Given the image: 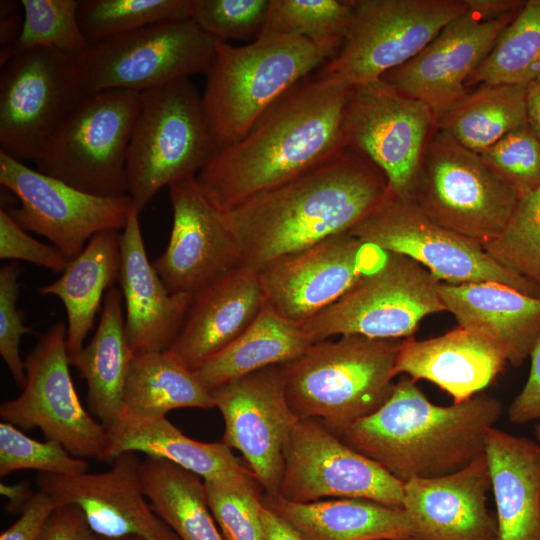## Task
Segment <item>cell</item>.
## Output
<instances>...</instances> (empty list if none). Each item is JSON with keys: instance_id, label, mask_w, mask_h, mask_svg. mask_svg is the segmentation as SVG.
Masks as SVG:
<instances>
[{"instance_id": "cell-51", "label": "cell", "mask_w": 540, "mask_h": 540, "mask_svg": "<svg viewBox=\"0 0 540 540\" xmlns=\"http://www.w3.org/2000/svg\"><path fill=\"white\" fill-rule=\"evenodd\" d=\"M1 66L8 63L11 59L12 49L18 40L22 22L16 14L14 2H1Z\"/></svg>"}, {"instance_id": "cell-53", "label": "cell", "mask_w": 540, "mask_h": 540, "mask_svg": "<svg viewBox=\"0 0 540 540\" xmlns=\"http://www.w3.org/2000/svg\"><path fill=\"white\" fill-rule=\"evenodd\" d=\"M467 9L483 19H494L518 11L525 3L519 0H464Z\"/></svg>"}, {"instance_id": "cell-25", "label": "cell", "mask_w": 540, "mask_h": 540, "mask_svg": "<svg viewBox=\"0 0 540 540\" xmlns=\"http://www.w3.org/2000/svg\"><path fill=\"white\" fill-rule=\"evenodd\" d=\"M264 305L258 272L238 266L192 296L168 350L196 371L243 333Z\"/></svg>"}, {"instance_id": "cell-13", "label": "cell", "mask_w": 540, "mask_h": 540, "mask_svg": "<svg viewBox=\"0 0 540 540\" xmlns=\"http://www.w3.org/2000/svg\"><path fill=\"white\" fill-rule=\"evenodd\" d=\"M67 325L57 322L25 358L26 383L14 399L0 405V417L17 428H39L78 458L104 460L107 429L83 407L69 370Z\"/></svg>"}, {"instance_id": "cell-38", "label": "cell", "mask_w": 540, "mask_h": 540, "mask_svg": "<svg viewBox=\"0 0 540 540\" xmlns=\"http://www.w3.org/2000/svg\"><path fill=\"white\" fill-rule=\"evenodd\" d=\"M352 15V0H270L261 35L305 38L332 59L345 40Z\"/></svg>"}, {"instance_id": "cell-9", "label": "cell", "mask_w": 540, "mask_h": 540, "mask_svg": "<svg viewBox=\"0 0 540 540\" xmlns=\"http://www.w3.org/2000/svg\"><path fill=\"white\" fill-rule=\"evenodd\" d=\"M439 284L415 260L388 253L380 268L299 325L314 343L338 335L406 339L413 336L426 316L445 311Z\"/></svg>"}, {"instance_id": "cell-7", "label": "cell", "mask_w": 540, "mask_h": 540, "mask_svg": "<svg viewBox=\"0 0 540 540\" xmlns=\"http://www.w3.org/2000/svg\"><path fill=\"white\" fill-rule=\"evenodd\" d=\"M141 93L87 94L34 161L36 169L84 192L128 195L127 158Z\"/></svg>"}, {"instance_id": "cell-10", "label": "cell", "mask_w": 540, "mask_h": 540, "mask_svg": "<svg viewBox=\"0 0 540 540\" xmlns=\"http://www.w3.org/2000/svg\"><path fill=\"white\" fill-rule=\"evenodd\" d=\"M338 53L317 74L351 87L378 80L417 55L467 11L464 0H352Z\"/></svg>"}, {"instance_id": "cell-45", "label": "cell", "mask_w": 540, "mask_h": 540, "mask_svg": "<svg viewBox=\"0 0 540 540\" xmlns=\"http://www.w3.org/2000/svg\"><path fill=\"white\" fill-rule=\"evenodd\" d=\"M269 6L270 0H193L192 19L216 41L257 39Z\"/></svg>"}, {"instance_id": "cell-44", "label": "cell", "mask_w": 540, "mask_h": 540, "mask_svg": "<svg viewBox=\"0 0 540 540\" xmlns=\"http://www.w3.org/2000/svg\"><path fill=\"white\" fill-rule=\"evenodd\" d=\"M479 155L519 197L540 187V140L529 125L508 133Z\"/></svg>"}, {"instance_id": "cell-4", "label": "cell", "mask_w": 540, "mask_h": 540, "mask_svg": "<svg viewBox=\"0 0 540 540\" xmlns=\"http://www.w3.org/2000/svg\"><path fill=\"white\" fill-rule=\"evenodd\" d=\"M402 339L344 335L313 343L282 365L287 401L298 419H315L337 436L391 395Z\"/></svg>"}, {"instance_id": "cell-40", "label": "cell", "mask_w": 540, "mask_h": 540, "mask_svg": "<svg viewBox=\"0 0 540 540\" xmlns=\"http://www.w3.org/2000/svg\"><path fill=\"white\" fill-rule=\"evenodd\" d=\"M482 247L497 264L540 287V187L519 197L504 229Z\"/></svg>"}, {"instance_id": "cell-35", "label": "cell", "mask_w": 540, "mask_h": 540, "mask_svg": "<svg viewBox=\"0 0 540 540\" xmlns=\"http://www.w3.org/2000/svg\"><path fill=\"white\" fill-rule=\"evenodd\" d=\"M202 478L170 461L146 456L140 464L145 496L180 540H224Z\"/></svg>"}, {"instance_id": "cell-14", "label": "cell", "mask_w": 540, "mask_h": 540, "mask_svg": "<svg viewBox=\"0 0 540 540\" xmlns=\"http://www.w3.org/2000/svg\"><path fill=\"white\" fill-rule=\"evenodd\" d=\"M436 117L423 102L381 79L351 86L344 107L348 145L386 176L394 197L410 200Z\"/></svg>"}, {"instance_id": "cell-22", "label": "cell", "mask_w": 540, "mask_h": 540, "mask_svg": "<svg viewBox=\"0 0 540 540\" xmlns=\"http://www.w3.org/2000/svg\"><path fill=\"white\" fill-rule=\"evenodd\" d=\"M112 462L110 469L100 473H38L36 483L56 505L78 506L99 537L180 540L148 503L137 453H122Z\"/></svg>"}, {"instance_id": "cell-49", "label": "cell", "mask_w": 540, "mask_h": 540, "mask_svg": "<svg viewBox=\"0 0 540 540\" xmlns=\"http://www.w3.org/2000/svg\"><path fill=\"white\" fill-rule=\"evenodd\" d=\"M56 506L46 493H34L20 517L0 534V540H37Z\"/></svg>"}, {"instance_id": "cell-52", "label": "cell", "mask_w": 540, "mask_h": 540, "mask_svg": "<svg viewBox=\"0 0 540 540\" xmlns=\"http://www.w3.org/2000/svg\"><path fill=\"white\" fill-rule=\"evenodd\" d=\"M261 517L265 540H308L288 521L264 505Z\"/></svg>"}, {"instance_id": "cell-6", "label": "cell", "mask_w": 540, "mask_h": 540, "mask_svg": "<svg viewBox=\"0 0 540 540\" xmlns=\"http://www.w3.org/2000/svg\"><path fill=\"white\" fill-rule=\"evenodd\" d=\"M215 151L202 94L189 79L141 92L127 158L135 208L141 213L164 186L196 177Z\"/></svg>"}, {"instance_id": "cell-31", "label": "cell", "mask_w": 540, "mask_h": 540, "mask_svg": "<svg viewBox=\"0 0 540 540\" xmlns=\"http://www.w3.org/2000/svg\"><path fill=\"white\" fill-rule=\"evenodd\" d=\"M122 301V292L111 288L105 296L92 339L79 351L68 353L70 365L86 381L89 409L106 429L120 417L125 384L134 358L125 336Z\"/></svg>"}, {"instance_id": "cell-42", "label": "cell", "mask_w": 540, "mask_h": 540, "mask_svg": "<svg viewBox=\"0 0 540 540\" xmlns=\"http://www.w3.org/2000/svg\"><path fill=\"white\" fill-rule=\"evenodd\" d=\"M208 505L224 540H265L261 486L252 471L204 480Z\"/></svg>"}, {"instance_id": "cell-21", "label": "cell", "mask_w": 540, "mask_h": 540, "mask_svg": "<svg viewBox=\"0 0 540 540\" xmlns=\"http://www.w3.org/2000/svg\"><path fill=\"white\" fill-rule=\"evenodd\" d=\"M518 11L483 19L467 9L417 55L380 79L401 94L425 103L437 120L467 93V80Z\"/></svg>"}, {"instance_id": "cell-57", "label": "cell", "mask_w": 540, "mask_h": 540, "mask_svg": "<svg viewBox=\"0 0 540 540\" xmlns=\"http://www.w3.org/2000/svg\"><path fill=\"white\" fill-rule=\"evenodd\" d=\"M534 435L536 441L540 444V423H537L534 427Z\"/></svg>"}, {"instance_id": "cell-23", "label": "cell", "mask_w": 540, "mask_h": 540, "mask_svg": "<svg viewBox=\"0 0 540 540\" xmlns=\"http://www.w3.org/2000/svg\"><path fill=\"white\" fill-rule=\"evenodd\" d=\"M491 489L485 455L461 470L404 483L403 509L419 540H497L487 507Z\"/></svg>"}, {"instance_id": "cell-33", "label": "cell", "mask_w": 540, "mask_h": 540, "mask_svg": "<svg viewBox=\"0 0 540 540\" xmlns=\"http://www.w3.org/2000/svg\"><path fill=\"white\" fill-rule=\"evenodd\" d=\"M313 343L298 323L282 317L265 304L243 333L206 360L196 372L212 392L254 371L287 364Z\"/></svg>"}, {"instance_id": "cell-39", "label": "cell", "mask_w": 540, "mask_h": 540, "mask_svg": "<svg viewBox=\"0 0 540 540\" xmlns=\"http://www.w3.org/2000/svg\"><path fill=\"white\" fill-rule=\"evenodd\" d=\"M193 0H81L80 28L89 45L141 28L192 18Z\"/></svg>"}, {"instance_id": "cell-37", "label": "cell", "mask_w": 540, "mask_h": 540, "mask_svg": "<svg viewBox=\"0 0 540 540\" xmlns=\"http://www.w3.org/2000/svg\"><path fill=\"white\" fill-rule=\"evenodd\" d=\"M540 78V0H528L500 33L466 87L525 85Z\"/></svg>"}, {"instance_id": "cell-17", "label": "cell", "mask_w": 540, "mask_h": 540, "mask_svg": "<svg viewBox=\"0 0 540 540\" xmlns=\"http://www.w3.org/2000/svg\"><path fill=\"white\" fill-rule=\"evenodd\" d=\"M0 183L20 207L10 211L26 231L46 237L68 261L105 230L124 229L134 203L129 195L103 197L79 190L0 151Z\"/></svg>"}, {"instance_id": "cell-3", "label": "cell", "mask_w": 540, "mask_h": 540, "mask_svg": "<svg viewBox=\"0 0 540 540\" xmlns=\"http://www.w3.org/2000/svg\"><path fill=\"white\" fill-rule=\"evenodd\" d=\"M415 382L401 377L375 412L338 436L403 483L457 472L483 456L502 414L501 402L487 394L436 405Z\"/></svg>"}, {"instance_id": "cell-20", "label": "cell", "mask_w": 540, "mask_h": 540, "mask_svg": "<svg viewBox=\"0 0 540 540\" xmlns=\"http://www.w3.org/2000/svg\"><path fill=\"white\" fill-rule=\"evenodd\" d=\"M168 188L172 229L165 250L151 263L170 293L193 296L241 266L240 249L224 212L205 197L195 177Z\"/></svg>"}, {"instance_id": "cell-29", "label": "cell", "mask_w": 540, "mask_h": 540, "mask_svg": "<svg viewBox=\"0 0 540 540\" xmlns=\"http://www.w3.org/2000/svg\"><path fill=\"white\" fill-rule=\"evenodd\" d=\"M264 506L288 521L308 540H376L414 537L401 507L359 498L295 503L262 496Z\"/></svg>"}, {"instance_id": "cell-36", "label": "cell", "mask_w": 540, "mask_h": 540, "mask_svg": "<svg viewBox=\"0 0 540 540\" xmlns=\"http://www.w3.org/2000/svg\"><path fill=\"white\" fill-rule=\"evenodd\" d=\"M526 97L525 85H480L439 116L436 127L479 154L528 125Z\"/></svg>"}, {"instance_id": "cell-32", "label": "cell", "mask_w": 540, "mask_h": 540, "mask_svg": "<svg viewBox=\"0 0 540 540\" xmlns=\"http://www.w3.org/2000/svg\"><path fill=\"white\" fill-rule=\"evenodd\" d=\"M120 240L118 230L95 234L83 251L68 262L57 280L38 288L40 294L57 296L65 306L68 353L84 346L103 294L120 278Z\"/></svg>"}, {"instance_id": "cell-8", "label": "cell", "mask_w": 540, "mask_h": 540, "mask_svg": "<svg viewBox=\"0 0 540 540\" xmlns=\"http://www.w3.org/2000/svg\"><path fill=\"white\" fill-rule=\"evenodd\" d=\"M518 200L478 153L435 127L410 199L429 219L482 246L501 233Z\"/></svg>"}, {"instance_id": "cell-18", "label": "cell", "mask_w": 540, "mask_h": 540, "mask_svg": "<svg viewBox=\"0 0 540 540\" xmlns=\"http://www.w3.org/2000/svg\"><path fill=\"white\" fill-rule=\"evenodd\" d=\"M387 254L350 231L332 235L258 271L265 304L301 324L380 268Z\"/></svg>"}, {"instance_id": "cell-30", "label": "cell", "mask_w": 540, "mask_h": 540, "mask_svg": "<svg viewBox=\"0 0 540 540\" xmlns=\"http://www.w3.org/2000/svg\"><path fill=\"white\" fill-rule=\"evenodd\" d=\"M109 445L103 461L125 452L170 461L203 480H224L250 472L223 442L205 443L184 435L166 417H120L109 429Z\"/></svg>"}, {"instance_id": "cell-16", "label": "cell", "mask_w": 540, "mask_h": 540, "mask_svg": "<svg viewBox=\"0 0 540 540\" xmlns=\"http://www.w3.org/2000/svg\"><path fill=\"white\" fill-rule=\"evenodd\" d=\"M295 503L359 498L403 508L404 483L315 419H299L284 449L278 494Z\"/></svg>"}, {"instance_id": "cell-19", "label": "cell", "mask_w": 540, "mask_h": 540, "mask_svg": "<svg viewBox=\"0 0 540 540\" xmlns=\"http://www.w3.org/2000/svg\"><path fill=\"white\" fill-rule=\"evenodd\" d=\"M211 393L225 423L222 442L240 451L265 494H278L284 449L299 420L286 398L282 365L254 371Z\"/></svg>"}, {"instance_id": "cell-58", "label": "cell", "mask_w": 540, "mask_h": 540, "mask_svg": "<svg viewBox=\"0 0 540 540\" xmlns=\"http://www.w3.org/2000/svg\"><path fill=\"white\" fill-rule=\"evenodd\" d=\"M376 540H419L414 537H407V538H397V539H376Z\"/></svg>"}, {"instance_id": "cell-2", "label": "cell", "mask_w": 540, "mask_h": 540, "mask_svg": "<svg viewBox=\"0 0 540 540\" xmlns=\"http://www.w3.org/2000/svg\"><path fill=\"white\" fill-rule=\"evenodd\" d=\"M349 88L318 75L303 80L243 138L214 152L195 177L202 193L226 212L338 154L349 146L343 128Z\"/></svg>"}, {"instance_id": "cell-46", "label": "cell", "mask_w": 540, "mask_h": 540, "mask_svg": "<svg viewBox=\"0 0 540 540\" xmlns=\"http://www.w3.org/2000/svg\"><path fill=\"white\" fill-rule=\"evenodd\" d=\"M20 267L12 262L0 270V354L14 381L21 389L26 383L25 362L20 343L31 329L25 325V313L17 307Z\"/></svg>"}, {"instance_id": "cell-43", "label": "cell", "mask_w": 540, "mask_h": 540, "mask_svg": "<svg viewBox=\"0 0 540 540\" xmlns=\"http://www.w3.org/2000/svg\"><path fill=\"white\" fill-rule=\"evenodd\" d=\"M27 469L45 474L78 475L88 471V463L70 454L55 440L40 442L26 436L16 426L1 422L0 476Z\"/></svg>"}, {"instance_id": "cell-12", "label": "cell", "mask_w": 540, "mask_h": 540, "mask_svg": "<svg viewBox=\"0 0 540 540\" xmlns=\"http://www.w3.org/2000/svg\"><path fill=\"white\" fill-rule=\"evenodd\" d=\"M216 42L189 18L91 44L78 56L85 92L123 89L141 93L206 74Z\"/></svg>"}, {"instance_id": "cell-50", "label": "cell", "mask_w": 540, "mask_h": 540, "mask_svg": "<svg viewBox=\"0 0 540 540\" xmlns=\"http://www.w3.org/2000/svg\"><path fill=\"white\" fill-rule=\"evenodd\" d=\"M530 358L531 367L527 381L507 411L508 420L514 425L540 421V339Z\"/></svg>"}, {"instance_id": "cell-54", "label": "cell", "mask_w": 540, "mask_h": 540, "mask_svg": "<svg viewBox=\"0 0 540 540\" xmlns=\"http://www.w3.org/2000/svg\"><path fill=\"white\" fill-rule=\"evenodd\" d=\"M1 494L9 500L6 510L10 513L21 512L26 503L33 496V492L27 482H22L17 485H0Z\"/></svg>"}, {"instance_id": "cell-1", "label": "cell", "mask_w": 540, "mask_h": 540, "mask_svg": "<svg viewBox=\"0 0 540 540\" xmlns=\"http://www.w3.org/2000/svg\"><path fill=\"white\" fill-rule=\"evenodd\" d=\"M392 195L384 173L352 146L224 212L241 266L267 264L350 231Z\"/></svg>"}, {"instance_id": "cell-34", "label": "cell", "mask_w": 540, "mask_h": 540, "mask_svg": "<svg viewBox=\"0 0 540 540\" xmlns=\"http://www.w3.org/2000/svg\"><path fill=\"white\" fill-rule=\"evenodd\" d=\"M214 407L212 393L203 385L197 372L169 350L134 356L120 417L161 418L175 409Z\"/></svg>"}, {"instance_id": "cell-15", "label": "cell", "mask_w": 540, "mask_h": 540, "mask_svg": "<svg viewBox=\"0 0 540 540\" xmlns=\"http://www.w3.org/2000/svg\"><path fill=\"white\" fill-rule=\"evenodd\" d=\"M350 232L388 253L407 256L446 283L499 282L540 298V287L497 264L483 247L393 196Z\"/></svg>"}, {"instance_id": "cell-48", "label": "cell", "mask_w": 540, "mask_h": 540, "mask_svg": "<svg viewBox=\"0 0 540 540\" xmlns=\"http://www.w3.org/2000/svg\"><path fill=\"white\" fill-rule=\"evenodd\" d=\"M37 540H99L81 509L74 504L57 505Z\"/></svg>"}, {"instance_id": "cell-27", "label": "cell", "mask_w": 540, "mask_h": 540, "mask_svg": "<svg viewBox=\"0 0 540 540\" xmlns=\"http://www.w3.org/2000/svg\"><path fill=\"white\" fill-rule=\"evenodd\" d=\"M506 362L493 343L459 326L434 338L403 339L395 373L407 374L414 381L427 380L460 403L486 388Z\"/></svg>"}, {"instance_id": "cell-5", "label": "cell", "mask_w": 540, "mask_h": 540, "mask_svg": "<svg viewBox=\"0 0 540 540\" xmlns=\"http://www.w3.org/2000/svg\"><path fill=\"white\" fill-rule=\"evenodd\" d=\"M330 59L301 37L261 35L242 46L217 41L202 94L216 150L243 138L278 100Z\"/></svg>"}, {"instance_id": "cell-56", "label": "cell", "mask_w": 540, "mask_h": 540, "mask_svg": "<svg viewBox=\"0 0 540 540\" xmlns=\"http://www.w3.org/2000/svg\"><path fill=\"white\" fill-rule=\"evenodd\" d=\"M99 540H144V539L137 536H124V537H118V538L99 537Z\"/></svg>"}, {"instance_id": "cell-55", "label": "cell", "mask_w": 540, "mask_h": 540, "mask_svg": "<svg viewBox=\"0 0 540 540\" xmlns=\"http://www.w3.org/2000/svg\"><path fill=\"white\" fill-rule=\"evenodd\" d=\"M528 125L540 140V78L527 86Z\"/></svg>"}, {"instance_id": "cell-41", "label": "cell", "mask_w": 540, "mask_h": 540, "mask_svg": "<svg viewBox=\"0 0 540 540\" xmlns=\"http://www.w3.org/2000/svg\"><path fill=\"white\" fill-rule=\"evenodd\" d=\"M23 24L11 59L37 48H54L75 56L89 43L78 20V0H21Z\"/></svg>"}, {"instance_id": "cell-26", "label": "cell", "mask_w": 540, "mask_h": 540, "mask_svg": "<svg viewBox=\"0 0 540 540\" xmlns=\"http://www.w3.org/2000/svg\"><path fill=\"white\" fill-rule=\"evenodd\" d=\"M445 310L460 327L489 340L519 367L540 339V298L499 282L439 284Z\"/></svg>"}, {"instance_id": "cell-47", "label": "cell", "mask_w": 540, "mask_h": 540, "mask_svg": "<svg viewBox=\"0 0 540 540\" xmlns=\"http://www.w3.org/2000/svg\"><path fill=\"white\" fill-rule=\"evenodd\" d=\"M0 258L22 260L62 274L67 258L54 245L31 237L5 208L0 209Z\"/></svg>"}, {"instance_id": "cell-24", "label": "cell", "mask_w": 540, "mask_h": 540, "mask_svg": "<svg viewBox=\"0 0 540 540\" xmlns=\"http://www.w3.org/2000/svg\"><path fill=\"white\" fill-rule=\"evenodd\" d=\"M140 212L131 211L120 240L124 330L134 356L166 351L182 327L192 296L168 291L147 257Z\"/></svg>"}, {"instance_id": "cell-11", "label": "cell", "mask_w": 540, "mask_h": 540, "mask_svg": "<svg viewBox=\"0 0 540 540\" xmlns=\"http://www.w3.org/2000/svg\"><path fill=\"white\" fill-rule=\"evenodd\" d=\"M86 95L78 56L54 48L14 56L0 77V151L34 162Z\"/></svg>"}, {"instance_id": "cell-28", "label": "cell", "mask_w": 540, "mask_h": 540, "mask_svg": "<svg viewBox=\"0 0 540 540\" xmlns=\"http://www.w3.org/2000/svg\"><path fill=\"white\" fill-rule=\"evenodd\" d=\"M484 455L496 504L497 540H540V444L493 427Z\"/></svg>"}]
</instances>
